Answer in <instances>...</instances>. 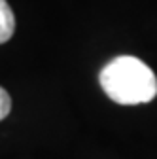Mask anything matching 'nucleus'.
<instances>
[{
	"mask_svg": "<svg viewBox=\"0 0 157 159\" xmlns=\"http://www.w3.org/2000/svg\"><path fill=\"white\" fill-rule=\"evenodd\" d=\"M101 87L117 104H144L157 95V78L153 70L136 57L121 55L101 70Z\"/></svg>",
	"mask_w": 157,
	"mask_h": 159,
	"instance_id": "1",
	"label": "nucleus"
},
{
	"mask_svg": "<svg viewBox=\"0 0 157 159\" xmlns=\"http://www.w3.org/2000/svg\"><path fill=\"white\" fill-rule=\"evenodd\" d=\"M10 110H11V98L4 87H0V121L10 114Z\"/></svg>",
	"mask_w": 157,
	"mask_h": 159,
	"instance_id": "3",
	"label": "nucleus"
},
{
	"mask_svg": "<svg viewBox=\"0 0 157 159\" xmlns=\"http://www.w3.org/2000/svg\"><path fill=\"white\" fill-rule=\"evenodd\" d=\"M15 32V15L6 0H0V44H6Z\"/></svg>",
	"mask_w": 157,
	"mask_h": 159,
	"instance_id": "2",
	"label": "nucleus"
}]
</instances>
